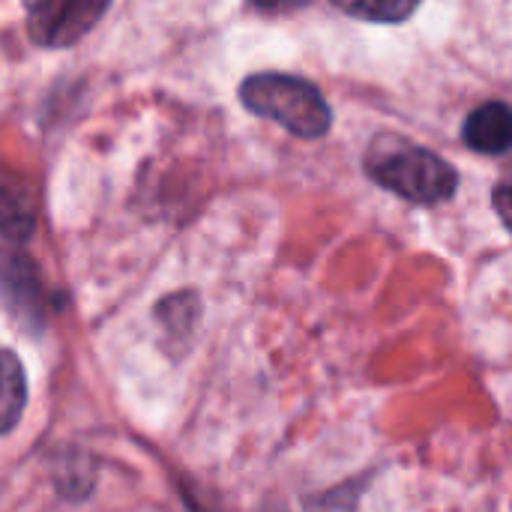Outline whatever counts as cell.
I'll return each instance as SVG.
<instances>
[{
    "label": "cell",
    "mask_w": 512,
    "mask_h": 512,
    "mask_svg": "<svg viewBox=\"0 0 512 512\" xmlns=\"http://www.w3.org/2000/svg\"><path fill=\"white\" fill-rule=\"evenodd\" d=\"M462 138L477 153H507L512 147V108L507 102H486L468 114Z\"/></svg>",
    "instance_id": "4"
},
{
    "label": "cell",
    "mask_w": 512,
    "mask_h": 512,
    "mask_svg": "<svg viewBox=\"0 0 512 512\" xmlns=\"http://www.w3.org/2000/svg\"><path fill=\"white\" fill-rule=\"evenodd\" d=\"M258 6H291V3H300V0H255Z\"/></svg>",
    "instance_id": "10"
},
{
    "label": "cell",
    "mask_w": 512,
    "mask_h": 512,
    "mask_svg": "<svg viewBox=\"0 0 512 512\" xmlns=\"http://www.w3.org/2000/svg\"><path fill=\"white\" fill-rule=\"evenodd\" d=\"M0 291L12 300L21 303L24 312H30L33 303H39V291H36V276L27 258L21 255H9L0 252Z\"/></svg>",
    "instance_id": "7"
},
{
    "label": "cell",
    "mask_w": 512,
    "mask_h": 512,
    "mask_svg": "<svg viewBox=\"0 0 512 512\" xmlns=\"http://www.w3.org/2000/svg\"><path fill=\"white\" fill-rule=\"evenodd\" d=\"M342 12L366 18V21H381V24H396L414 15L420 0H333Z\"/></svg>",
    "instance_id": "8"
},
{
    "label": "cell",
    "mask_w": 512,
    "mask_h": 512,
    "mask_svg": "<svg viewBox=\"0 0 512 512\" xmlns=\"http://www.w3.org/2000/svg\"><path fill=\"white\" fill-rule=\"evenodd\" d=\"M108 0H24L27 33L42 48H69L105 15Z\"/></svg>",
    "instance_id": "3"
},
{
    "label": "cell",
    "mask_w": 512,
    "mask_h": 512,
    "mask_svg": "<svg viewBox=\"0 0 512 512\" xmlns=\"http://www.w3.org/2000/svg\"><path fill=\"white\" fill-rule=\"evenodd\" d=\"M369 174L390 192L417 201L435 204L456 192V171L441 156L408 144L405 138L378 141L369 153Z\"/></svg>",
    "instance_id": "2"
},
{
    "label": "cell",
    "mask_w": 512,
    "mask_h": 512,
    "mask_svg": "<svg viewBox=\"0 0 512 512\" xmlns=\"http://www.w3.org/2000/svg\"><path fill=\"white\" fill-rule=\"evenodd\" d=\"M240 99L249 111L285 126L300 138H318L330 129V105L315 84L282 75L258 72L240 84Z\"/></svg>",
    "instance_id": "1"
},
{
    "label": "cell",
    "mask_w": 512,
    "mask_h": 512,
    "mask_svg": "<svg viewBox=\"0 0 512 512\" xmlns=\"http://www.w3.org/2000/svg\"><path fill=\"white\" fill-rule=\"evenodd\" d=\"M36 225V198L30 186L15 177L0 171V237L6 240H27Z\"/></svg>",
    "instance_id": "5"
},
{
    "label": "cell",
    "mask_w": 512,
    "mask_h": 512,
    "mask_svg": "<svg viewBox=\"0 0 512 512\" xmlns=\"http://www.w3.org/2000/svg\"><path fill=\"white\" fill-rule=\"evenodd\" d=\"M27 402V378L12 351H0V435H6Z\"/></svg>",
    "instance_id": "6"
},
{
    "label": "cell",
    "mask_w": 512,
    "mask_h": 512,
    "mask_svg": "<svg viewBox=\"0 0 512 512\" xmlns=\"http://www.w3.org/2000/svg\"><path fill=\"white\" fill-rule=\"evenodd\" d=\"M495 207H498V216L504 219V225L512 231V180H504L495 192Z\"/></svg>",
    "instance_id": "9"
}]
</instances>
